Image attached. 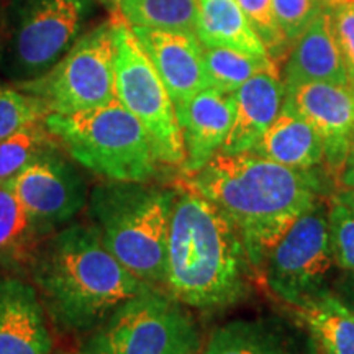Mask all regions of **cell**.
<instances>
[{"instance_id":"1","label":"cell","mask_w":354,"mask_h":354,"mask_svg":"<svg viewBox=\"0 0 354 354\" xmlns=\"http://www.w3.org/2000/svg\"><path fill=\"white\" fill-rule=\"evenodd\" d=\"M189 187L215 203L240 233L254 268L264 264L290 225L318 203L320 180L253 151L216 153L192 174Z\"/></svg>"},{"instance_id":"2","label":"cell","mask_w":354,"mask_h":354,"mask_svg":"<svg viewBox=\"0 0 354 354\" xmlns=\"http://www.w3.org/2000/svg\"><path fill=\"white\" fill-rule=\"evenodd\" d=\"M30 276L46 312L68 331L97 330L118 305L149 287L110 253L94 225L82 223L44 240Z\"/></svg>"},{"instance_id":"3","label":"cell","mask_w":354,"mask_h":354,"mask_svg":"<svg viewBox=\"0 0 354 354\" xmlns=\"http://www.w3.org/2000/svg\"><path fill=\"white\" fill-rule=\"evenodd\" d=\"M241 236L215 203L194 189L176 194L166 250V289L189 307L215 312L248 294L250 276Z\"/></svg>"},{"instance_id":"4","label":"cell","mask_w":354,"mask_h":354,"mask_svg":"<svg viewBox=\"0 0 354 354\" xmlns=\"http://www.w3.org/2000/svg\"><path fill=\"white\" fill-rule=\"evenodd\" d=\"M174 198V190L115 180L88 194V214L104 245L127 271L149 286L165 282Z\"/></svg>"},{"instance_id":"5","label":"cell","mask_w":354,"mask_h":354,"mask_svg":"<svg viewBox=\"0 0 354 354\" xmlns=\"http://www.w3.org/2000/svg\"><path fill=\"white\" fill-rule=\"evenodd\" d=\"M44 127L77 165L115 183H148L158 158L138 118L115 99L76 113H48Z\"/></svg>"},{"instance_id":"6","label":"cell","mask_w":354,"mask_h":354,"mask_svg":"<svg viewBox=\"0 0 354 354\" xmlns=\"http://www.w3.org/2000/svg\"><path fill=\"white\" fill-rule=\"evenodd\" d=\"M201 333L183 302L146 287L110 313L88 342L94 354H197Z\"/></svg>"},{"instance_id":"7","label":"cell","mask_w":354,"mask_h":354,"mask_svg":"<svg viewBox=\"0 0 354 354\" xmlns=\"http://www.w3.org/2000/svg\"><path fill=\"white\" fill-rule=\"evenodd\" d=\"M112 19L117 99L145 127L158 161L183 166L185 149L174 102L131 25L120 13Z\"/></svg>"},{"instance_id":"8","label":"cell","mask_w":354,"mask_h":354,"mask_svg":"<svg viewBox=\"0 0 354 354\" xmlns=\"http://www.w3.org/2000/svg\"><path fill=\"white\" fill-rule=\"evenodd\" d=\"M17 87L38 97L50 113H76L117 99L113 19L88 30L51 69Z\"/></svg>"},{"instance_id":"9","label":"cell","mask_w":354,"mask_h":354,"mask_svg":"<svg viewBox=\"0 0 354 354\" xmlns=\"http://www.w3.org/2000/svg\"><path fill=\"white\" fill-rule=\"evenodd\" d=\"M266 281L282 302L300 307L330 290L335 268L328 210L322 202L299 216L264 261Z\"/></svg>"},{"instance_id":"10","label":"cell","mask_w":354,"mask_h":354,"mask_svg":"<svg viewBox=\"0 0 354 354\" xmlns=\"http://www.w3.org/2000/svg\"><path fill=\"white\" fill-rule=\"evenodd\" d=\"M92 8V0H24L8 48V76L24 82L51 69L79 38Z\"/></svg>"},{"instance_id":"11","label":"cell","mask_w":354,"mask_h":354,"mask_svg":"<svg viewBox=\"0 0 354 354\" xmlns=\"http://www.w3.org/2000/svg\"><path fill=\"white\" fill-rule=\"evenodd\" d=\"M21 205L43 227L73 220L88 201L81 174L56 151L43 154L12 180Z\"/></svg>"},{"instance_id":"12","label":"cell","mask_w":354,"mask_h":354,"mask_svg":"<svg viewBox=\"0 0 354 354\" xmlns=\"http://www.w3.org/2000/svg\"><path fill=\"white\" fill-rule=\"evenodd\" d=\"M284 105L305 118L322 136L325 161L333 172H342L354 133V86L308 82L287 87Z\"/></svg>"},{"instance_id":"13","label":"cell","mask_w":354,"mask_h":354,"mask_svg":"<svg viewBox=\"0 0 354 354\" xmlns=\"http://www.w3.org/2000/svg\"><path fill=\"white\" fill-rule=\"evenodd\" d=\"M174 105L210 87L203 61V44L194 32L131 26Z\"/></svg>"},{"instance_id":"14","label":"cell","mask_w":354,"mask_h":354,"mask_svg":"<svg viewBox=\"0 0 354 354\" xmlns=\"http://www.w3.org/2000/svg\"><path fill=\"white\" fill-rule=\"evenodd\" d=\"M174 107L185 149L183 167L192 176L220 151L227 140L234 118V95L207 87Z\"/></svg>"},{"instance_id":"15","label":"cell","mask_w":354,"mask_h":354,"mask_svg":"<svg viewBox=\"0 0 354 354\" xmlns=\"http://www.w3.org/2000/svg\"><path fill=\"white\" fill-rule=\"evenodd\" d=\"M0 354H53L38 290L15 277L0 279Z\"/></svg>"},{"instance_id":"16","label":"cell","mask_w":354,"mask_h":354,"mask_svg":"<svg viewBox=\"0 0 354 354\" xmlns=\"http://www.w3.org/2000/svg\"><path fill=\"white\" fill-rule=\"evenodd\" d=\"M233 125L218 151L223 154L253 151L281 112L286 87L279 79L277 69L263 71L243 84L236 92H233Z\"/></svg>"},{"instance_id":"17","label":"cell","mask_w":354,"mask_h":354,"mask_svg":"<svg viewBox=\"0 0 354 354\" xmlns=\"http://www.w3.org/2000/svg\"><path fill=\"white\" fill-rule=\"evenodd\" d=\"M282 82L286 88L308 82L351 84L331 28L330 8H323L307 30L292 43Z\"/></svg>"},{"instance_id":"18","label":"cell","mask_w":354,"mask_h":354,"mask_svg":"<svg viewBox=\"0 0 354 354\" xmlns=\"http://www.w3.org/2000/svg\"><path fill=\"white\" fill-rule=\"evenodd\" d=\"M253 153L299 171H310L325 161L322 136L305 118L286 105H282Z\"/></svg>"},{"instance_id":"19","label":"cell","mask_w":354,"mask_h":354,"mask_svg":"<svg viewBox=\"0 0 354 354\" xmlns=\"http://www.w3.org/2000/svg\"><path fill=\"white\" fill-rule=\"evenodd\" d=\"M202 354H308L286 325L269 318L228 322L210 335Z\"/></svg>"},{"instance_id":"20","label":"cell","mask_w":354,"mask_h":354,"mask_svg":"<svg viewBox=\"0 0 354 354\" xmlns=\"http://www.w3.org/2000/svg\"><path fill=\"white\" fill-rule=\"evenodd\" d=\"M46 227L28 214L10 184H0V268L30 272Z\"/></svg>"},{"instance_id":"21","label":"cell","mask_w":354,"mask_h":354,"mask_svg":"<svg viewBox=\"0 0 354 354\" xmlns=\"http://www.w3.org/2000/svg\"><path fill=\"white\" fill-rule=\"evenodd\" d=\"M196 35L203 46L271 57L236 0H198Z\"/></svg>"},{"instance_id":"22","label":"cell","mask_w":354,"mask_h":354,"mask_svg":"<svg viewBox=\"0 0 354 354\" xmlns=\"http://www.w3.org/2000/svg\"><path fill=\"white\" fill-rule=\"evenodd\" d=\"M317 354H354V313L333 292L295 308Z\"/></svg>"},{"instance_id":"23","label":"cell","mask_w":354,"mask_h":354,"mask_svg":"<svg viewBox=\"0 0 354 354\" xmlns=\"http://www.w3.org/2000/svg\"><path fill=\"white\" fill-rule=\"evenodd\" d=\"M118 13L131 26L194 32L198 0H117Z\"/></svg>"},{"instance_id":"24","label":"cell","mask_w":354,"mask_h":354,"mask_svg":"<svg viewBox=\"0 0 354 354\" xmlns=\"http://www.w3.org/2000/svg\"><path fill=\"white\" fill-rule=\"evenodd\" d=\"M203 61L210 87L223 94L236 92L258 73L277 69L271 57L251 56L228 48L203 46Z\"/></svg>"},{"instance_id":"25","label":"cell","mask_w":354,"mask_h":354,"mask_svg":"<svg viewBox=\"0 0 354 354\" xmlns=\"http://www.w3.org/2000/svg\"><path fill=\"white\" fill-rule=\"evenodd\" d=\"M55 151V136L37 122L0 141V184H10L43 154Z\"/></svg>"},{"instance_id":"26","label":"cell","mask_w":354,"mask_h":354,"mask_svg":"<svg viewBox=\"0 0 354 354\" xmlns=\"http://www.w3.org/2000/svg\"><path fill=\"white\" fill-rule=\"evenodd\" d=\"M50 113L38 97L19 87L0 84V141L37 122H43Z\"/></svg>"},{"instance_id":"27","label":"cell","mask_w":354,"mask_h":354,"mask_svg":"<svg viewBox=\"0 0 354 354\" xmlns=\"http://www.w3.org/2000/svg\"><path fill=\"white\" fill-rule=\"evenodd\" d=\"M330 245L335 264L354 274V209L333 197L328 210Z\"/></svg>"},{"instance_id":"28","label":"cell","mask_w":354,"mask_h":354,"mask_svg":"<svg viewBox=\"0 0 354 354\" xmlns=\"http://www.w3.org/2000/svg\"><path fill=\"white\" fill-rule=\"evenodd\" d=\"M236 2L240 3L248 21L258 33L261 41L264 43L271 59L274 61V57H281L284 55L289 48V43H287L284 33L277 24L272 0H236Z\"/></svg>"},{"instance_id":"29","label":"cell","mask_w":354,"mask_h":354,"mask_svg":"<svg viewBox=\"0 0 354 354\" xmlns=\"http://www.w3.org/2000/svg\"><path fill=\"white\" fill-rule=\"evenodd\" d=\"M277 24L287 43L292 44L315 20L323 8L322 0H272Z\"/></svg>"},{"instance_id":"30","label":"cell","mask_w":354,"mask_h":354,"mask_svg":"<svg viewBox=\"0 0 354 354\" xmlns=\"http://www.w3.org/2000/svg\"><path fill=\"white\" fill-rule=\"evenodd\" d=\"M330 13L331 28L346 64L349 82L354 86V2L330 8Z\"/></svg>"},{"instance_id":"31","label":"cell","mask_w":354,"mask_h":354,"mask_svg":"<svg viewBox=\"0 0 354 354\" xmlns=\"http://www.w3.org/2000/svg\"><path fill=\"white\" fill-rule=\"evenodd\" d=\"M333 294L354 313V274L346 272L335 282Z\"/></svg>"},{"instance_id":"32","label":"cell","mask_w":354,"mask_h":354,"mask_svg":"<svg viewBox=\"0 0 354 354\" xmlns=\"http://www.w3.org/2000/svg\"><path fill=\"white\" fill-rule=\"evenodd\" d=\"M339 184L343 185V189H354V133L349 141L342 172H339Z\"/></svg>"},{"instance_id":"33","label":"cell","mask_w":354,"mask_h":354,"mask_svg":"<svg viewBox=\"0 0 354 354\" xmlns=\"http://www.w3.org/2000/svg\"><path fill=\"white\" fill-rule=\"evenodd\" d=\"M335 197H338L339 201L346 203V205L351 207V209H354V189H343V190H339V192L336 194Z\"/></svg>"},{"instance_id":"34","label":"cell","mask_w":354,"mask_h":354,"mask_svg":"<svg viewBox=\"0 0 354 354\" xmlns=\"http://www.w3.org/2000/svg\"><path fill=\"white\" fill-rule=\"evenodd\" d=\"M348 2H354V0H322V3L326 8H335V7L343 6V3H348Z\"/></svg>"},{"instance_id":"35","label":"cell","mask_w":354,"mask_h":354,"mask_svg":"<svg viewBox=\"0 0 354 354\" xmlns=\"http://www.w3.org/2000/svg\"><path fill=\"white\" fill-rule=\"evenodd\" d=\"M76 354H94V353H91V351H79Z\"/></svg>"}]
</instances>
